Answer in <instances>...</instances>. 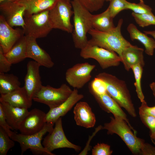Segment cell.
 I'll return each instance as SVG.
<instances>
[{
    "label": "cell",
    "mask_w": 155,
    "mask_h": 155,
    "mask_svg": "<svg viewBox=\"0 0 155 155\" xmlns=\"http://www.w3.org/2000/svg\"><path fill=\"white\" fill-rule=\"evenodd\" d=\"M110 121L102 126L101 129H106L107 134L115 133L119 136L128 148L135 155L140 154L144 140L138 137L124 120L118 117H111Z\"/></svg>",
    "instance_id": "4"
},
{
    "label": "cell",
    "mask_w": 155,
    "mask_h": 155,
    "mask_svg": "<svg viewBox=\"0 0 155 155\" xmlns=\"http://www.w3.org/2000/svg\"><path fill=\"white\" fill-rule=\"evenodd\" d=\"M84 97L82 94L79 93L77 89L74 88L71 95L65 101L57 107L50 108L46 113V122L55 123L59 118L65 115Z\"/></svg>",
    "instance_id": "18"
},
{
    "label": "cell",
    "mask_w": 155,
    "mask_h": 155,
    "mask_svg": "<svg viewBox=\"0 0 155 155\" xmlns=\"http://www.w3.org/2000/svg\"><path fill=\"white\" fill-rule=\"evenodd\" d=\"M142 123L150 130V135L152 142L155 145V117L139 113Z\"/></svg>",
    "instance_id": "32"
},
{
    "label": "cell",
    "mask_w": 155,
    "mask_h": 155,
    "mask_svg": "<svg viewBox=\"0 0 155 155\" xmlns=\"http://www.w3.org/2000/svg\"><path fill=\"white\" fill-rule=\"evenodd\" d=\"M140 155H155V147L144 142L141 149Z\"/></svg>",
    "instance_id": "39"
},
{
    "label": "cell",
    "mask_w": 155,
    "mask_h": 155,
    "mask_svg": "<svg viewBox=\"0 0 155 155\" xmlns=\"http://www.w3.org/2000/svg\"><path fill=\"white\" fill-rule=\"evenodd\" d=\"M26 37L27 58L33 59L40 66L49 68L53 67L54 63L51 56L39 46L36 42V39L30 36Z\"/></svg>",
    "instance_id": "17"
},
{
    "label": "cell",
    "mask_w": 155,
    "mask_h": 155,
    "mask_svg": "<svg viewBox=\"0 0 155 155\" xmlns=\"http://www.w3.org/2000/svg\"><path fill=\"white\" fill-rule=\"evenodd\" d=\"M73 90L65 84H62L57 88L49 85L42 86L33 100L45 104L50 108H52L65 101L71 95Z\"/></svg>",
    "instance_id": "8"
},
{
    "label": "cell",
    "mask_w": 155,
    "mask_h": 155,
    "mask_svg": "<svg viewBox=\"0 0 155 155\" xmlns=\"http://www.w3.org/2000/svg\"><path fill=\"white\" fill-rule=\"evenodd\" d=\"M49 10L24 17L22 28L24 35L36 39L46 37L53 28L49 17Z\"/></svg>",
    "instance_id": "7"
},
{
    "label": "cell",
    "mask_w": 155,
    "mask_h": 155,
    "mask_svg": "<svg viewBox=\"0 0 155 155\" xmlns=\"http://www.w3.org/2000/svg\"><path fill=\"white\" fill-rule=\"evenodd\" d=\"M110 146L104 143H98L92 149V155H111L113 153Z\"/></svg>",
    "instance_id": "35"
},
{
    "label": "cell",
    "mask_w": 155,
    "mask_h": 155,
    "mask_svg": "<svg viewBox=\"0 0 155 155\" xmlns=\"http://www.w3.org/2000/svg\"><path fill=\"white\" fill-rule=\"evenodd\" d=\"M53 131L44 138L42 145L49 152L51 153L54 150L61 148H71L77 152L81 150V147L70 142L67 138L64 131L62 118H59L55 122Z\"/></svg>",
    "instance_id": "10"
},
{
    "label": "cell",
    "mask_w": 155,
    "mask_h": 155,
    "mask_svg": "<svg viewBox=\"0 0 155 155\" xmlns=\"http://www.w3.org/2000/svg\"><path fill=\"white\" fill-rule=\"evenodd\" d=\"M5 55L12 64H16L24 60L26 57V41L24 35L13 46Z\"/></svg>",
    "instance_id": "25"
},
{
    "label": "cell",
    "mask_w": 155,
    "mask_h": 155,
    "mask_svg": "<svg viewBox=\"0 0 155 155\" xmlns=\"http://www.w3.org/2000/svg\"><path fill=\"white\" fill-rule=\"evenodd\" d=\"M14 141L0 127V155H6L9 150L15 146Z\"/></svg>",
    "instance_id": "29"
},
{
    "label": "cell",
    "mask_w": 155,
    "mask_h": 155,
    "mask_svg": "<svg viewBox=\"0 0 155 155\" xmlns=\"http://www.w3.org/2000/svg\"><path fill=\"white\" fill-rule=\"evenodd\" d=\"M131 15L140 27L143 28L150 25H155V16L153 14H140L132 12Z\"/></svg>",
    "instance_id": "31"
},
{
    "label": "cell",
    "mask_w": 155,
    "mask_h": 155,
    "mask_svg": "<svg viewBox=\"0 0 155 155\" xmlns=\"http://www.w3.org/2000/svg\"><path fill=\"white\" fill-rule=\"evenodd\" d=\"M71 0H59L49 11V17L53 29L72 33L73 26L71 22L73 11Z\"/></svg>",
    "instance_id": "6"
},
{
    "label": "cell",
    "mask_w": 155,
    "mask_h": 155,
    "mask_svg": "<svg viewBox=\"0 0 155 155\" xmlns=\"http://www.w3.org/2000/svg\"><path fill=\"white\" fill-rule=\"evenodd\" d=\"M89 91L103 110L108 113H112L114 117H118L125 120L134 133L136 134V131L131 125L126 114L106 92L98 93L91 90Z\"/></svg>",
    "instance_id": "16"
},
{
    "label": "cell",
    "mask_w": 155,
    "mask_h": 155,
    "mask_svg": "<svg viewBox=\"0 0 155 155\" xmlns=\"http://www.w3.org/2000/svg\"><path fill=\"white\" fill-rule=\"evenodd\" d=\"M46 113L44 112L37 108L29 111L19 128L20 133L31 135L40 131L46 123Z\"/></svg>",
    "instance_id": "13"
},
{
    "label": "cell",
    "mask_w": 155,
    "mask_h": 155,
    "mask_svg": "<svg viewBox=\"0 0 155 155\" xmlns=\"http://www.w3.org/2000/svg\"><path fill=\"white\" fill-rule=\"evenodd\" d=\"M126 0H111L108 8L113 18H114L121 11L127 10Z\"/></svg>",
    "instance_id": "33"
},
{
    "label": "cell",
    "mask_w": 155,
    "mask_h": 155,
    "mask_svg": "<svg viewBox=\"0 0 155 155\" xmlns=\"http://www.w3.org/2000/svg\"><path fill=\"white\" fill-rule=\"evenodd\" d=\"M96 66L88 62L77 63L67 70L66 80L74 88L81 89L90 81L91 72Z\"/></svg>",
    "instance_id": "11"
},
{
    "label": "cell",
    "mask_w": 155,
    "mask_h": 155,
    "mask_svg": "<svg viewBox=\"0 0 155 155\" xmlns=\"http://www.w3.org/2000/svg\"><path fill=\"white\" fill-rule=\"evenodd\" d=\"M126 8L127 9L131 10L133 12L137 14H153L151 8L146 4L143 0H140L137 3L127 1Z\"/></svg>",
    "instance_id": "30"
},
{
    "label": "cell",
    "mask_w": 155,
    "mask_h": 155,
    "mask_svg": "<svg viewBox=\"0 0 155 155\" xmlns=\"http://www.w3.org/2000/svg\"><path fill=\"white\" fill-rule=\"evenodd\" d=\"M143 67L141 65L138 64L133 66L131 68L135 80L134 85L137 97L141 102L144 100V96L142 92L141 83Z\"/></svg>",
    "instance_id": "28"
},
{
    "label": "cell",
    "mask_w": 155,
    "mask_h": 155,
    "mask_svg": "<svg viewBox=\"0 0 155 155\" xmlns=\"http://www.w3.org/2000/svg\"><path fill=\"white\" fill-rule=\"evenodd\" d=\"M123 22L122 19H120L116 26L107 31H101L92 28L88 32L91 36V39L88 40V44L113 51L121 58L124 49L132 45L121 34Z\"/></svg>",
    "instance_id": "1"
},
{
    "label": "cell",
    "mask_w": 155,
    "mask_h": 155,
    "mask_svg": "<svg viewBox=\"0 0 155 155\" xmlns=\"http://www.w3.org/2000/svg\"><path fill=\"white\" fill-rule=\"evenodd\" d=\"M127 30L132 41L135 40L139 41L144 45L145 53L150 56L153 55L155 49V41L154 39L148 37L145 33L141 32L133 23L128 25Z\"/></svg>",
    "instance_id": "24"
},
{
    "label": "cell",
    "mask_w": 155,
    "mask_h": 155,
    "mask_svg": "<svg viewBox=\"0 0 155 155\" xmlns=\"http://www.w3.org/2000/svg\"><path fill=\"white\" fill-rule=\"evenodd\" d=\"M108 8L102 13L92 15V28L101 31H107L114 28L115 26Z\"/></svg>",
    "instance_id": "26"
},
{
    "label": "cell",
    "mask_w": 155,
    "mask_h": 155,
    "mask_svg": "<svg viewBox=\"0 0 155 155\" xmlns=\"http://www.w3.org/2000/svg\"><path fill=\"white\" fill-rule=\"evenodd\" d=\"M25 10V7L15 2L5 1L0 3L1 15L12 27L21 26L24 28Z\"/></svg>",
    "instance_id": "12"
},
{
    "label": "cell",
    "mask_w": 155,
    "mask_h": 155,
    "mask_svg": "<svg viewBox=\"0 0 155 155\" xmlns=\"http://www.w3.org/2000/svg\"><path fill=\"white\" fill-rule=\"evenodd\" d=\"M59 0H16L14 1L25 7L24 16L53 8Z\"/></svg>",
    "instance_id": "23"
},
{
    "label": "cell",
    "mask_w": 155,
    "mask_h": 155,
    "mask_svg": "<svg viewBox=\"0 0 155 155\" xmlns=\"http://www.w3.org/2000/svg\"><path fill=\"white\" fill-rule=\"evenodd\" d=\"M21 83L18 78L13 74L0 73V93L6 94L20 88Z\"/></svg>",
    "instance_id": "27"
},
{
    "label": "cell",
    "mask_w": 155,
    "mask_h": 155,
    "mask_svg": "<svg viewBox=\"0 0 155 155\" xmlns=\"http://www.w3.org/2000/svg\"><path fill=\"white\" fill-rule=\"evenodd\" d=\"M16 0H0V3L3 2L5 1H11L14 2Z\"/></svg>",
    "instance_id": "42"
},
{
    "label": "cell",
    "mask_w": 155,
    "mask_h": 155,
    "mask_svg": "<svg viewBox=\"0 0 155 155\" xmlns=\"http://www.w3.org/2000/svg\"><path fill=\"white\" fill-rule=\"evenodd\" d=\"M40 66L34 61H29L27 65V72L24 86L29 98L32 100L43 86L40 74Z\"/></svg>",
    "instance_id": "14"
},
{
    "label": "cell",
    "mask_w": 155,
    "mask_h": 155,
    "mask_svg": "<svg viewBox=\"0 0 155 155\" xmlns=\"http://www.w3.org/2000/svg\"><path fill=\"white\" fill-rule=\"evenodd\" d=\"M116 52L100 47L88 44L81 49L80 56L84 59L95 60L103 69L118 66L121 59Z\"/></svg>",
    "instance_id": "9"
},
{
    "label": "cell",
    "mask_w": 155,
    "mask_h": 155,
    "mask_svg": "<svg viewBox=\"0 0 155 155\" xmlns=\"http://www.w3.org/2000/svg\"><path fill=\"white\" fill-rule=\"evenodd\" d=\"M105 1H110L111 0H105Z\"/></svg>",
    "instance_id": "43"
},
{
    "label": "cell",
    "mask_w": 155,
    "mask_h": 155,
    "mask_svg": "<svg viewBox=\"0 0 155 155\" xmlns=\"http://www.w3.org/2000/svg\"><path fill=\"white\" fill-rule=\"evenodd\" d=\"M0 127H2L7 132L10 137L12 135L13 132L12 128L9 125L6 119V118L3 110L1 105L0 104Z\"/></svg>",
    "instance_id": "37"
},
{
    "label": "cell",
    "mask_w": 155,
    "mask_h": 155,
    "mask_svg": "<svg viewBox=\"0 0 155 155\" xmlns=\"http://www.w3.org/2000/svg\"><path fill=\"white\" fill-rule=\"evenodd\" d=\"M54 124L51 122H46L42 130L31 135L17 134L13 132L10 138L19 144L21 155H23L28 149H30L32 154L35 155H54L55 154H51L46 150L41 143V141L45 134L53 131Z\"/></svg>",
    "instance_id": "5"
},
{
    "label": "cell",
    "mask_w": 155,
    "mask_h": 155,
    "mask_svg": "<svg viewBox=\"0 0 155 155\" xmlns=\"http://www.w3.org/2000/svg\"><path fill=\"white\" fill-rule=\"evenodd\" d=\"M150 87L152 91L153 94L155 97V82H153L150 85Z\"/></svg>",
    "instance_id": "41"
},
{
    "label": "cell",
    "mask_w": 155,
    "mask_h": 155,
    "mask_svg": "<svg viewBox=\"0 0 155 155\" xmlns=\"http://www.w3.org/2000/svg\"><path fill=\"white\" fill-rule=\"evenodd\" d=\"M12 65L5 57L2 48L0 47V73H7L9 71Z\"/></svg>",
    "instance_id": "36"
},
{
    "label": "cell",
    "mask_w": 155,
    "mask_h": 155,
    "mask_svg": "<svg viewBox=\"0 0 155 155\" xmlns=\"http://www.w3.org/2000/svg\"><path fill=\"white\" fill-rule=\"evenodd\" d=\"M0 100L8 103L13 106L28 109L32 104L24 86L10 93L1 94Z\"/></svg>",
    "instance_id": "21"
},
{
    "label": "cell",
    "mask_w": 155,
    "mask_h": 155,
    "mask_svg": "<svg viewBox=\"0 0 155 155\" xmlns=\"http://www.w3.org/2000/svg\"><path fill=\"white\" fill-rule=\"evenodd\" d=\"M73 113L76 124L87 128L93 127L96 119L91 108L86 102H78L74 107Z\"/></svg>",
    "instance_id": "19"
},
{
    "label": "cell",
    "mask_w": 155,
    "mask_h": 155,
    "mask_svg": "<svg viewBox=\"0 0 155 155\" xmlns=\"http://www.w3.org/2000/svg\"><path fill=\"white\" fill-rule=\"evenodd\" d=\"M71 3L73 13V41L75 48L81 49L88 44L87 34L93 28L92 14L78 0H72Z\"/></svg>",
    "instance_id": "3"
},
{
    "label": "cell",
    "mask_w": 155,
    "mask_h": 155,
    "mask_svg": "<svg viewBox=\"0 0 155 155\" xmlns=\"http://www.w3.org/2000/svg\"><path fill=\"white\" fill-rule=\"evenodd\" d=\"M144 51L143 48L132 45L124 49L122 54L121 62L127 71H129L132 66L137 64L144 66Z\"/></svg>",
    "instance_id": "22"
},
{
    "label": "cell",
    "mask_w": 155,
    "mask_h": 155,
    "mask_svg": "<svg viewBox=\"0 0 155 155\" xmlns=\"http://www.w3.org/2000/svg\"><path fill=\"white\" fill-rule=\"evenodd\" d=\"M24 35L23 29H14L0 15V47L4 54L7 53L15 43Z\"/></svg>",
    "instance_id": "15"
},
{
    "label": "cell",
    "mask_w": 155,
    "mask_h": 155,
    "mask_svg": "<svg viewBox=\"0 0 155 155\" xmlns=\"http://www.w3.org/2000/svg\"><path fill=\"white\" fill-rule=\"evenodd\" d=\"M96 77L103 82L107 93L121 107L124 108L132 117H136L131 95L124 81L104 72L98 73Z\"/></svg>",
    "instance_id": "2"
},
{
    "label": "cell",
    "mask_w": 155,
    "mask_h": 155,
    "mask_svg": "<svg viewBox=\"0 0 155 155\" xmlns=\"http://www.w3.org/2000/svg\"><path fill=\"white\" fill-rule=\"evenodd\" d=\"M143 32L147 35H149L152 36L154 38L155 41V30L154 31H144Z\"/></svg>",
    "instance_id": "40"
},
{
    "label": "cell",
    "mask_w": 155,
    "mask_h": 155,
    "mask_svg": "<svg viewBox=\"0 0 155 155\" xmlns=\"http://www.w3.org/2000/svg\"><path fill=\"white\" fill-rule=\"evenodd\" d=\"M90 12L98 11L103 6L105 0H78Z\"/></svg>",
    "instance_id": "34"
},
{
    "label": "cell",
    "mask_w": 155,
    "mask_h": 155,
    "mask_svg": "<svg viewBox=\"0 0 155 155\" xmlns=\"http://www.w3.org/2000/svg\"><path fill=\"white\" fill-rule=\"evenodd\" d=\"M142 102L139 108V113H141L155 117V106L150 107L148 106L145 100Z\"/></svg>",
    "instance_id": "38"
},
{
    "label": "cell",
    "mask_w": 155,
    "mask_h": 155,
    "mask_svg": "<svg viewBox=\"0 0 155 155\" xmlns=\"http://www.w3.org/2000/svg\"><path fill=\"white\" fill-rule=\"evenodd\" d=\"M6 120L13 130H19L24 119L29 112L28 109L12 106L0 100Z\"/></svg>",
    "instance_id": "20"
}]
</instances>
